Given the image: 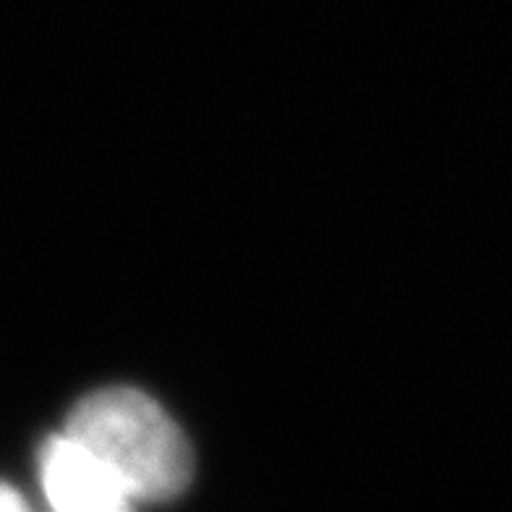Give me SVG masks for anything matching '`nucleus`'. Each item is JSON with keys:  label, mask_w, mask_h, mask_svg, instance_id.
Segmentation results:
<instances>
[{"label": "nucleus", "mask_w": 512, "mask_h": 512, "mask_svg": "<svg viewBox=\"0 0 512 512\" xmlns=\"http://www.w3.org/2000/svg\"><path fill=\"white\" fill-rule=\"evenodd\" d=\"M40 481L55 510L121 512L136 505L118 473L68 432L50 437L42 447Z\"/></svg>", "instance_id": "nucleus-2"}, {"label": "nucleus", "mask_w": 512, "mask_h": 512, "mask_svg": "<svg viewBox=\"0 0 512 512\" xmlns=\"http://www.w3.org/2000/svg\"><path fill=\"white\" fill-rule=\"evenodd\" d=\"M66 432L118 473L134 502H168L191 484L189 439L155 400L134 387H105L79 400Z\"/></svg>", "instance_id": "nucleus-1"}, {"label": "nucleus", "mask_w": 512, "mask_h": 512, "mask_svg": "<svg viewBox=\"0 0 512 512\" xmlns=\"http://www.w3.org/2000/svg\"><path fill=\"white\" fill-rule=\"evenodd\" d=\"M24 499L19 497L14 486L8 484H0V512H16V510H24Z\"/></svg>", "instance_id": "nucleus-3"}]
</instances>
